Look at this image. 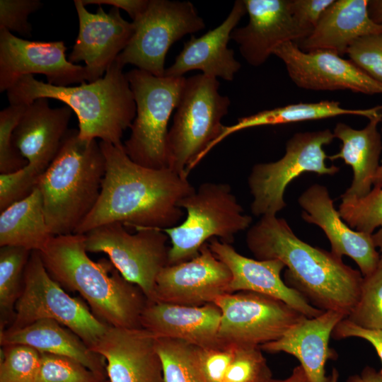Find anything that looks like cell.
Returning a JSON list of instances; mask_svg holds the SVG:
<instances>
[{
    "label": "cell",
    "mask_w": 382,
    "mask_h": 382,
    "mask_svg": "<svg viewBox=\"0 0 382 382\" xmlns=\"http://www.w3.org/2000/svg\"><path fill=\"white\" fill-rule=\"evenodd\" d=\"M42 175L28 164L10 173L0 174V211L28 196L36 187Z\"/></svg>",
    "instance_id": "40"
},
{
    "label": "cell",
    "mask_w": 382,
    "mask_h": 382,
    "mask_svg": "<svg viewBox=\"0 0 382 382\" xmlns=\"http://www.w3.org/2000/svg\"><path fill=\"white\" fill-rule=\"evenodd\" d=\"M52 319L77 335L89 347L109 325L100 321L84 302L67 294L46 270L40 252H31L13 318L6 329H18L38 320ZM5 330V329H4Z\"/></svg>",
    "instance_id": "9"
},
{
    "label": "cell",
    "mask_w": 382,
    "mask_h": 382,
    "mask_svg": "<svg viewBox=\"0 0 382 382\" xmlns=\"http://www.w3.org/2000/svg\"><path fill=\"white\" fill-rule=\"evenodd\" d=\"M331 337L335 340L354 337L366 340L374 348L382 364V330L362 328L344 318L335 326Z\"/></svg>",
    "instance_id": "44"
},
{
    "label": "cell",
    "mask_w": 382,
    "mask_h": 382,
    "mask_svg": "<svg viewBox=\"0 0 382 382\" xmlns=\"http://www.w3.org/2000/svg\"><path fill=\"white\" fill-rule=\"evenodd\" d=\"M54 237L48 227L42 197L36 187L27 197L0 214V246L41 251Z\"/></svg>",
    "instance_id": "29"
},
{
    "label": "cell",
    "mask_w": 382,
    "mask_h": 382,
    "mask_svg": "<svg viewBox=\"0 0 382 382\" xmlns=\"http://www.w3.org/2000/svg\"><path fill=\"white\" fill-rule=\"evenodd\" d=\"M373 185L374 189L382 187V165L379 166L376 175L374 178Z\"/></svg>",
    "instance_id": "50"
},
{
    "label": "cell",
    "mask_w": 382,
    "mask_h": 382,
    "mask_svg": "<svg viewBox=\"0 0 382 382\" xmlns=\"http://www.w3.org/2000/svg\"><path fill=\"white\" fill-rule=\"evenodd\" d=\"M368 4L369 0L335 1L299 47L304 52L329 50L341 56L358 38L382 33V25L369 15Z\"/></svg>",
    "instance_id": "26"
},
{
    "label": "cell",
    "mask_w": 382,
    "mask_h": 382,
    "mask_svg": "<svg viewBox=\"0 0 382 382\" xmlns=\"http://www.w3.org/2000/svg\"><path fill=\"white\" fill-rule=\"evenodd\" d=\"M0 344L26 345L40 353L68 357L107 378L103 358L71 330L52 319H41L21 328L1 330Z\"/></svg>",
    "instance_id": "27"
},
{
    "label": "cell",
    "mask_w": 382,
    "mask_h": 382,
    "mask_svg": "<svg viewBox=\"0 0 382 382\" xmlns=\"http://www.w3.org/2000/svg\"><path fill=\"white\" fill-rule=\"evenodd\" d=\"M245 243L257 260H279L285 283L314 307L347 318L357 303L363 281L360 271L345 264L331 251L299 238L286 221L265 215L247 231Z\"/></svg>",
    "instance_id": "2"
},
{
    "label": "cell",
    "mask_w": 382,
    "mask_h": 382,
    "mask_svg": "<svg viewBox=\"0 0 382 382\" xmlns=\"http://www.w3.org/2000/svg\"><path fill=\"white\" fill-rule=\"evenodd\" d=\"M368 12L374 23L382 25V0L369 1Z\"/></svg>",
    "instance_id": "48"
},
{
    "label": "cell",
    "mask_w": 382,
    "mask_h": 382,
    "mask_svg": "<svg viewBox=\"0 0 382 382\" xmlns=\"http://www.w3.org/2000/svg\"><path fill=\"white\" fill-rule=\"evenodd\" d=\"M212 253L228 267L231 274L229 292L252 291L279 299L306 318H314L324 311L312 306L281 277L285 268L279 260H255L242 255L231 243L216 238L208 242Z\"/></svg>",
    "instance_id": "20"
},
{
    "label": "cell",
    "mask_w": 382,
    "mask_h": 382,
    "mask_svg": "<svg viewBox=\"0 0 382 382\" xmlns=\"http://www.w3.org/2000/svg\"><path fill=\"white\" fill-rule=\"evenodd\" d=\"M84 241V234L54 236L39 251L48 273L62 287L78 292L103 323L112 327H141L146 296L109 259L92 260Z\"/></svg>",
    "instance_id": "3"
},
{
    "label": "cell",
    "mask_w": 382,
    "mask_h": 382,
    "mask_svg": "<svg viewBox=\"0 0 382 382\" xmlns=\"http://www.w3.org/2000/svg\"><path fill=\"white\" fill-rule=\"evenodd\" d=\"M382 114L369 120L361 129L339 122L333 134L342 141L340 151L328 158L330 161L341 158L353 170V180L349 187L341 195V199H357L365 197L371 190L374 178L379 167L382 149L381 139L378 132V124Z\"/></svg>",
    "instance_id": "28"
},
{
    "label": "cell",
    "mask_w": 382,
    "mask_h": 382,
    "mask_svg": "<svg viewBox=\"0 0 382 382\" xmlns=\"http://www.w3.org/2000/svg\"><path fill=\"white\" fill-rule=\"evenodd\" d=\"M105 382H109V381H108V380H107V381H105Z\"/></svg>",
    "instance_id": "52"
},
{
    "label": "cell",
    "mask_w": 382,
    "mask_h": 382,
    "mask_svg": "<svg viewBox=\"0 0 382 382\" xmlns=\"http://www.w3.org/2000/svg\"><path fill=\"white\" fill-rule=\"evenodd\" d=\"M339 372L335 368H332L331 374L328 376V382H338Z\"/></svg>",
    "instance_id": "51"
},
{
    "label": "cell",
    "mask_w": 382,
    "mask_h": 382,
    "mask_svg": "<svg viewBox=\"0 0 382 382\" xmlns=\"http://www.w3.org/2000/svg\"><path fill=\"white\" fill-rule=\"evenodd\" d=\"M107 380L72 358L40 353L35 382H105Z\"/></svg>",
    "instance_id": "35"
},
{
    "label": "cell",
    "mask_w": 382,
    "mask_h": 382,
    "mask_svg": "<svg viewBox=\"0 0 382 382\" xmlns=\"http://www.w3.org/2000/svg\"><path fill=\"white\" fill-rule=\"evenodd\" d=\"M126 76L136 103V116L123 144L125 151L144 167L168 168V124L179 103L185 77L156 76L137 68Z\"/></svg>",
    "instance_id": "8"
},
{
    "label": "cell",
    "mask_w": 382,
    "mask_h": 382,
    "mask_svg": "<svg viewBox=\"0 0 382 382\" xmlns=\"http://www.w3.org/2000/svg\"><path fill=\"white\" fill-rule=\"evenodd\" d=\"M273 54L284 62L289 78L301 88L382 94L381 83L333 52H304L296 42H287L278 46Z\"/></svg>",
    "instance_id": "15"
},
{
    "label": "cell",
    "mask_w": 382,
    "mask_h": 382,
    "mask_svg": "<svg viewBox=\"0 0 382 382\" xmlns=\"http://www.w3.org/2000/svg\"><path fill=\"white\" fill-rule=\"evenodd\" d=\"M214 303L223 345L260 346L280 338L305 316L283 301L252 291L227 293Z\"/></svg>",
    "instance_id": "13"
},
{
    "label": "cell",
    "mask_w": 382,
    "mask_h": 382,
    "mask_svg": "<svg viewBox=\"0 0 382 382\" xmlns=\"http://www.w3.org/2000/svg\"><path fill=\"white\" fill-rule=\"evenodd\" d=\"M39 0H0V30L14 31L22 36L31 35L29 15L42 6Z\"/></svg>",
    "instance_id": "41"
},
{
    "label": "cell",
    "mask_w": 382,
    "mask_h": 382,
    "mask_svg": "<svg viewBox=\"0 0 382 382\" xmlns=\"http://www.w3.org/2000/svg\"><path fill=\"white\" fill-rule=\"evenodd\" d=\"M335 139L333 132L325 129L297 132L286 144L285 154L279 160L253 166L248 178L253 196L251 212L256 216L277 215L286 204L284 192L290 182L305 172L332 175L338 166H328L323 146Z\"/></svg>",
    "instance_id": "10"
},
{
    "label": "cell",
    "mask_w": 382,
    "mask_h": 382,
    "mask_svg": "<svg viewBox=\"0 0 382 382\" xmlns=\"http://www.w3.org/2000/svg\"><path fill=\"white\" fill-rule=\"evenodd\" d=\"M63 41H32L0 30V91H7L25 75L43 74L48 83L69 86L88 82L85 66L76 65L66 59Z\"/></svg>",
    "instance_id": "14"
},
{
    "label": "cell",
    "mask_w": 382,
    "mask_h": 382,
    "mask_svg": "<svg viewBox=\"0 0 382 382\" xmlns=\"http://www.w3.org/2000/svg\"><path fill=\"white\" fill-rule=\"evenodd\" d=\"M163 382H205L198 361V348L175 339L156 337Z\"/></svg>",
    "instance_id": "32"
},
{
    "label": "cell",
    "mask_w": 382,
    "mask_h": 382,
    "mask_svg": "<svg viewBox=\"0 0 382 382\" xmlns=\"http://www.w3.org/2000/svg\"><path fill=\"white\" fill-rule=\"evenodd\" d=\"M246 13L243 0H236L219 25L198 37L192 35L184 43L174 62L166 69L164 76L181 77L188 71L199 70L207 76L233 81L241 65L228 44L232 31Z\"/></svg>",
    "instance_id": "22"
},
{
    "label": "cell",
    "mask_w": 382,
    "mask_h": 382,
    "mask_svg": "<svg viewBox=\"0 0 382 382\" xmlns=\"http://www.w3.org/2000/svg\"><path fill=\"white\" fill-rule=\"evenodd\" d=\"M123 67L115 59L102 78L76 86H57L25 75L6 91L7 98L10 105H28L42 98L62 101L76 115L81 139H100L122 146L124 132L136 116V103Z\"/></svg>",
    "instance_id": "4"
},
{
    "label": "cell",
    "mask_w": 382,
    "mask_h": 382,
    "mask_svg": "<svg viewBox=\"0 0 382 382\" xmlns=\"http://www.w3.org/2000/svg\"><path fill=\"white\" fill-rule=\"evenodd\" d=\"M345 318L362 328L382 330V268L363 277L359 300Z\"/></svg>",
    "instance_id": "33"
},
{
    "label": "cell",
    "mask_w": 382,
    "mask_h": 382,
    "mask_svg": "<svg viewBox=\"0 0 382 382\" xmlns=\"http://www.w3.org/2000/svg\"><path fill=\"white\" fill-rule=\"evenodd\" d=\"M86 6L88 4L110 5L126 11L134 21L146 9L149 0H81Z\"/></svg>",
    "instance_id": "45"
},
{
    "label": "cell",
    "mask_w": 382,
    "mask_h": 382,
    "mask_svg": "<svg viewBox=\"0 0 382 382\" xmlns=\"http://www.w3.org/2000/svg\"><path fill=\"white\" fill-rule=\"evenodd\" d=\"M338 212L351 228L372 234L382 228V187L361 198L342 199Z\"/></svg>",
    "instance_id": "34"
},
{
    "label": "cell",
    "mask_w": 382,
    "mask_h": 382,
    "mask_svg": "<svg viewBox=\"0 0 382 382\" xmlns=\"http://www.w3.org/2000/svg\"><path fill=\"white\" fill-rule=\"evenodd\" d=\"M235 346L219 345L198 348V361L205 382H224L233 359Z\"/></svg>",
    "instance_id": "42"
},
{
    "label": "cell",
    "mask_w": 382,
    "mask_h": 382,
    "mask_svg": "<svg viewBox=\"0 0 382 382\" xmlns=\"http://www.w3.org/2000/svg\"><path fill=\"white\" fill-rule=\"evenodd\" d=\"M345 382H382V369L377 371L374 367L366 366L359 374L349 376Z\"/></svg>",
    "instance_id": "46"
},
{
    "label": "cell",
    "mask_w": 382,
    "mask_h": 382,
    "mask_svg": "<svg viewBox=\"0 0 382 382\" xmlns=\"http://www.w3.org/2000/svg\"><path fill=\"white\" fill-rule=\"evenodd\" d=\"M25 105H9L0 112V173L16 171L28 163L13 142L16 127L26 110Z\"/></svg>",
    "instance_id": "38"
},
{
    "label": "cell",
    "mask_w": 382,
    "mask_h": 382,
    "mask_svg": "<svg viewBox=\"0 0 382 382\" xmlns=\"http://www.w3.org/2000/svg\"><path fill=\"white\" fill-rule=\"evenodd\" d=\"M248 24L236 28L231 40L239 47L244 59L253 66L262 65L274 50L287 42H300L311 32L294 18L291 0H243Z\"/></svg>",
    "instance_id": "17"
},
{
    "label": "cell",
    "mask_w": 382,
    "mask_h": 382,
    "mask_svg": "<svg viewBox=\"0 0 382 382\" xmlns=\"http://www.w3.org/2000/svg\"><path fill=\"white\" fill-rule=\"evenodd\" d=\"M272 372L260 346H235L224 382H268Z\"/></svg>",
    "instance_id": "37"
},
{
    "label": "cell",
    "mask_w": 382,
    "mask_h": 382,
    "mask_svg": "<svg viewBox=\"0 0 382 382\" xmlns=\"http://www.w3.org/2000/svg\"><path fill=\"white\" fill-rule=\"evenodd\" d=\"M135 230L130 233L119 222L99 226L84 234L85 248L89 253H105L122 276L151 301L156 278L168 265L169 237L158 228Z\"/></svg>",
    "instance_id": "12"
},
{
    "label": "cell",
    "mask_w": 382,
    "mask_h": 382,
    "mask_svg": "<svg viewBox=\"0 0 382 382\" xmlns=\"http://www.w3.org/2000/svg\"><path fill=\"white\" fill-rule=\"evenodd\" d=\"M335 0H291V9L296 21L313 32L325 11Z\"/></svg>",
    "instance_id": "43"
},
{
    "label": "cell",
    "mask_w": 382,
    "mask_h": 382,
    "mask_svg": "<svg viewBox=\"0 0 382 382\" xmlns=\"http://www.w3.org/2000/svg\"><path fill=\"white\" fill-rule=\"evenodd\" d=\"M382 114V105L369 109H348L340 102L322 100L317 103H299L287 105L255 114L240 117L230 126H224L222 132L212 144V149L229 135L251 127L295 123L352 115L367 117L369 120Z\"/></svg>",
    "instance_id": "30"
},
{
    "label": "cell",
    "mask_w": 382,
    "mask_h": 382,
    "mask_svg": "<svg viewBox=\"0 0 382 382\" xmlns=\"http://www.w3.org/2000/svg\"><path fill=\"white\" fill-rule=\"evenodd\" d=\"M231 281L228 267L206 243L194 258L161 270L150 301L191 306L214 303L219 297L230 293Z\"/></svg>",
    "instance_id": "16"
},
{
    "label": "cell",
    "mask_w": 382,
    "mask_h": 382,
    "mask_svg": "<svg viewBox=\"0 0 382 382\" xmlns=\"http://www.w3.org/2000/svg\"><path fill=\"white\" fill-rule=\"evenodd\" d=\"M187 216L178 225L161 229L169 237L168 265L190 260L214 238L231 243L253 221L239 204L228 183L206 182L178 202ZM159 229V228H158Z\"/></svg>",
    "instance_id": "7"
},
{
    "label": "cell",
    "mask_w": 382,
    "mask_h": 382,
    "mask_svg": "<svg viewBox=\"0 0 382 382\" xmlns=\"http://www.w3.org/2000/svg\"><path fill=\"white\" fill-rule=\"evenodd\" d=\"M345 316L333 311H324L314 318H303L280 338L260 346L269 353L285 352L295 357L311 382H328L325 364L333 359L335 352L329 340L337 323Z\"/></svg>",
    "instance_id": "25"
},
{
    "label": "cell",
    "mask_w": 382,
    "mask_h": 382,
    "mask_svg": "<svg viewBox=\"0 0 382 382\" xmlns=\"http://www.w3.org/2000/svg\"><path fill=\"white\" fill-rule=\"evenodd\" d=\"M346 54L357 67L382 84V33L358 38Z\"/></svg>",
    "instance_id": "39"
},
{
    "label": "cell",
    "mask_w": 382,
    "mask_h": 382,
    "mask_svg": "<svg viewBox=\"0 0 382 382\" xmlns=\"http://www.w3.org/2000/svg\"><path fill=\"white\" fill-rule=\"evenodd\" d=\"M1 347L0 382H35L40 353L22 345Z\"/></svg>",
    "instance_id": "36"
},
{
    "label": "cell",
    "mask_w": 382,
    "mask_h": 382,
    "mask_svg": "<svg viewBox=\"0 0 382 382\" xmlns=\"http://www.w3.org/2000/svg\"><path fill=\"white\" fill-rule=\"evenodd\" d=\"M48 100L29 104L13 134V145L28 166L42 174L57 155L73 112L66 105L51 108Z\"/></svg>",
    "instance_id": "23"
},
{
    "label": "cell",
    "mask_w": 382,
    "mask_h": 382,
    "mask_svg": "<svg viewBox=\"0 0 382 382\" xmlns=\"http://www.w3.org/2000/svg\"><path fill=\"white\" fill-rule=\"evenodd\" d=\"M156 340L141 327L109 326L90 349L106 361L109 382H163Z\"/></svg>",
    "instance_id": "19"
},
{
    "label": "cell",
    "mask_w": 382,
    "mask_h": 382,
    "mask_svg": "<svg viewBox=\"0 0 382 382\" xmlns=\"http://www.w3.org/2000/svg\"><path fill=\"white\" fill-rule=\"evenodd\" d=\"M221 317V311L214 303L191 306L148 301L140 326L156 337L208 348L221 345L219 340Z\"/></svg>",
    "instance_id": "24"
},
{
    "label": "cell",
    "mask_w": 382,
    "mask_h": 382,
    "mask_svg": "<svg viewBox=\"0 0 382 382\" xmlns=\"http://www.w3.org/2000/svg\"><path fill=\"white\" fill-rule=\"evenodd\" d=\"M372 238L374 245L379 248V265L378 267L382 268V228H380L376 232L372 233Z\"/></svg>",
    "instance_id": "49"
},
{
    "label": "cell",
    "mask_w": 382,
    "mask_h": 382,
    "mask_svg": "<svg viewBox=\"0 0 382 382\" xmlns=\"http://www.w3.org/2000/svg\"><path fill=\"white\" fill-rule=\"evenodd\" d=\"M99 143L105 161L100 195L74 233L113 222L134 229L178 225L183 217L178 202L195 190L187 178L168 168L152 169L134 162L123 144Z\"/></svg>",
    "instance_id": "1"
},
{
    "label": "cell",
    "mask_w": 382,
    "mask_h": 382,
    "mask_svg": "<svg viewBox=\"0 0 382 382\" xmlns=\"http://www.w3.org/2000/svg\"><path fill=\"white\" fill-rule=\"evenodd\" d=\"M79 19V33L68 59L71 63L84 62L89 80L102 78L108 67L129 44L134 27L126 21L120 9L112 7L108 13L99 6L96 13L86 8L81 0H74Z\"/></svg>",
    "instance_id": "18"
},
{
    "label": "cell",
    "mask_w": 382,
    "mask_h": 382,
    "mask_svg": "<svg viewBox=\"0 0 382 382\" xmlns=\"http://www.w3.org/2000/svg\"><path fill=\"white\" fill-rule=\"evenodd\" d=\"M30 250L16 246H0L1 331L10 325L15 305L21 294L24 272Z\"/></svg>",
    "instance_id": "31"
},
{
    "label": "cell",
    "mask_w": 382,
    "mask_h": 382,
    "mask_svg": "<svg viewBox=\"0 0 382 382\" xmlns=\"http://www.w3.org/2000/svg\"><path fill=\"white\" fill-rule=\"evenodd\" d=\"M105 161L100 143L69 129L52 162L40 176L47 223L54 236L75 233L100 197Z\"/></svg>",
    "instance_id": "5"
},
{
    "label": "cell",
    "mask_w": 382,
    "mask_h": 382,
    "mask_svg": "<svg viewBox=\"0 0 382 382\" xmlns=\"http://www.w3.org/2000/svg\"><path fill=\"white\" fill-rule=\"evenodd\" d=\"M269 381H268V382H269Z\"/></svg>",
    "instance_id": "53"
},
{
    "label": "cell",
    "mask_w": 382,
    "mask_h": 382,
    "mask_svg": "<svg viewBox=\"0 0 382 382\" xmlns=\"http://www.w3.org/2000/svg\"><path fill=\"white\" fill-rule=\"evenodd\" d=\"M269 382H311L303 368L299 364L292 370L289 376L284 379L271 378Z\"/></svg>",
    "instance_id": "47"
},
{
    "label": "cell",
    "mask_w": 382,
    "mask_h": 382,
    "mask_svg": "<svg viewBox=\"0 0 382 382\" xmlns=\"http://www.w3.org/2000/svg\"><path fill=\"white\" fill-rule=\"evenodd\" d=\"M133 35L117 60L156 76H163L170 47L186 35L205 28L203 18L187 1L149 0L144 11L132 21Z\"/></svg>",
    "instance_id": "11"
},
{
    "label": "cell",
    "mask_w": 382,
    "mask_h": 382,
    "mask_svg": "<svg viewBox=\"0 0 382 382\" xmlns=\"http://www.w3.org/2000/svg\"><path fill=\"white\" fill-rule=\"evenodd\" d=\"M303 209L302 219L318 226L331 245V252L338 257L347 255L358 265L363 277L378 268L380 255L372 234L351 228L335 208L327 187L314 184L299 197Z\"/></svg>",
    "instance_id": "21"
},
{
    "label": "cell",
    "mask_w": 382,
    "mask_h": 382,
    "mask_svg": "<svg viewBox=\"0 0 382 382\" xmlns=\"http://www.w3.org/2000/svg\"><path fill=\"white\" fill-rule=\"evenodd\" d=\"M217 79L199 74L185 78L166 139L167 167L187 177L212 150L224 128L231 100Z\"/></svg>",
    "instance_id": "6"
}]
</instances>
